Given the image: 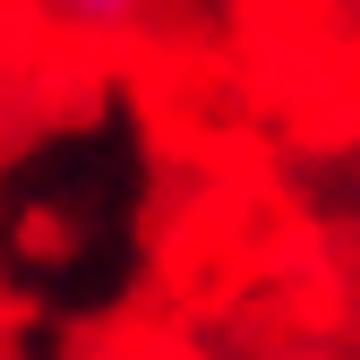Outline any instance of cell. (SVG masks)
<instances>
[{"mask_svg": "<svg viewBox=\"0 0 360 360\" xmlns=\"http://www.w3.org/2000/svg\"><path fill=\"white\" fill-rule=\"evenodd\" d=\"M52 26L69 34H129V26H146V0H34Z\"/></svg>", "mask_w": 360, "mask_h": 360, "instance_id": "obj_1", "label": "cell"}]
</instances>
